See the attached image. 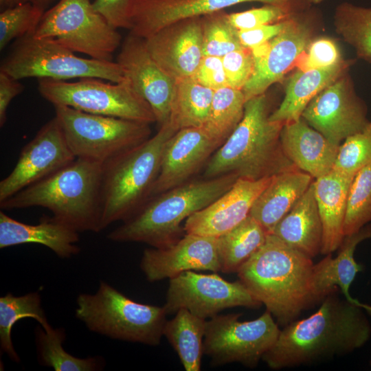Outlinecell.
Wrapping results in <instances>:
<instances>
[{"label": "cell", "mask_w": 371, "mask_h": 371, "mask_svg": "<svg viewBox=\"0 0 371 371\" xmlns=\"http://www.w3.org/2000/svg\"><path fill=\"white\" fill-rule=\"evenodd\" d=\"M136 0H95L94 10L115 29L131 30L132 12Z\"/></svg>", "instance_id": "44"}, {"label": "cell", "mask_w": 371, "mask_h": 371, "mask_svg": "<svg viewBox=\"0 0 371 371\" xmlns=\"http://www.w3.org/2000/svg\"><path fill=\"white\" fill-rule=\"evenodd\" d=\"M64 328L45 330L41 326L35 329V341L39 362L56 371L101 370L104 361L101 357L79 358L67 352L63 344L65 339Z\"/></svg>", "instance_id": "34"}, {"label": "cell", "mask_w": 371, "mask_h": 371, "mask_svg": "<svg viewBox=\"0 0 371 371\" xmlns=\"http://www.w3.org/2000/svg\"><path fill=\"white\" fill-rule=\"evenodd\" d=\"M360 306L370 316H371V305L360 302Z\"/></svg>", "instance_id": "49"}, {"label": "cell", "mask_w": 371, "mask_h": 371, "mask_svg": "<svg viewBox=\"0 0 371 371\" xmlns=\"http://www.w3.org/2000/svg\"><path fill=\"white\" fill-rule=\"evenodd\" d=\"M265 94L248 100L236 129L208 160L205 178L234 174L259 180L297 168L285 155L280 135L283 124L271 122Z\"/></svg>", "instance_id": "4"}, {"label": "cell", "mask_w": 371, "mask_h": 371, "mask_svg": "<svg viewBox=\"0 0 371 371\" xmlns=\"http://www.w3.org/2000/svg\"><path fill=\"white\" fill-rule=\"evenodd\" d=\"M144 39L153 60L176 81L192 78L203 57L201 16L176 21Z\"/></svg>", "instance_id": "18"}, {"label": "cell", "mask_w": 371, "mask_h": 371, "mask_svg": "<svg viewBox=\"0 0 371 371\" xmlns=\"http://www.w3.org/2000/svg\"><path fill=\"white\" fill-rule=\"evenodd\" d=\"M219 147L203 128L177 131L166 143L151 196L186 183Z\"/></svg>", "instance_id": "21"}, {"label": "cell", "mask_w": 371, "mask_h": 371, "mask_svg": "<svg viewBox=\"0 0 371 371\" xmlns=\"http://www.w3.org/2000/svg\"><path fill=\"white\" fill-rule=\"evenodd\" d=\"M270 234L311 258L321 254L322 225L313 182Z\"/></svg>", "instance_id": "28"}, {"label": "cell", "mask_w": 371, "mask_h": 371, "mask_svg": "<svg viewBox=\"0 0 371 371\" xmlns=\"http://www.w3.org/2000/svg\"><path fill=\"white\" fill-rule=\"evenodd\" d=\"M25 318L36 320L45 330L52 328L41 306V297L38 291L21 296L7 293L0 297L1 351L16 363L20 362V357L14 348L11 331L17 321Z\"/></svg>", "instance_id": "33"}, {"label": "cell", "mask_w": 371, "mask_h": 371, "mask_svg": "<svg viewBox=\"0 0 371 371\" xmlns=\"http://www.w3.org/2000/svg\"><path fill=\"white\" fill-rule=\"evenodd\" d=\"M368 238H371V223L357 232L345 236L335 258L329 254L314 264L312 287L316 304L338 288L347 299L353 300L349 294V288L357 274L363 270L362 265L355 261L354 253L357 245Z\"/></svg>", "instance_id": "25"}, {"label": "cell", "mask_w": 371, "mask_h": 371, "mask_svg": "<svg viewBox=\"0 0 371 371\" xmlns=\"http://www.w3.org/2000/svg\"><path fill=\"white\" fill-rule=\"evenodd\" d=\"M177 131L167 122L144 143L103 165L102 230L126 221L151 197L166 143Z\"/></svg>", "instance_id": "6"}, {"label": "cell", "mask_w": 371, "mask_h": 371, "mask_svg": "<svg viewBox=\"0 0 371 371\" xmlns=\"http://www.w3.org/2000/svg\"><path fill=\"white\" fill-rule=\"evenodd\" d=\"M289 18V16L275 23L238 30L242 45L245 48L252 49L267 42L284 30L288 24Z\"/></svg>", "instance_id": "46"}, {"label": "cell", "mask_w": 371, "mask_h": 371, "mask_svg": "<svg viewBox=\"0 0 371 371\" xmlns=\"http://www.w3.org/2000/svg\"><path fill=\"white\" fill-rule=\"evenodd\" d=\"M227 86L242 90L251 78L254 60L250 49L243 47L222 58Z\"/></svg>", "instance_id": "42"}, {"label": "cell", "mask_w": 371, "mask_h": 371, "mask_svg": "<svg viewBox=\"0 0 371 371\" xmlns=\"http://www.w3.org/2000/svg\"><path fill=\"white\" fill-rule=\"evenodd\" d=\"M345 68L346 63L341 61L319 69H298L289 78L284 99L280 106L270 113L269 120L284 124L300 119L311 100L337 80Z\"/></svg>", "instance_id": "29"}, {"label": "cell", "mask_w": 371, "mask_h": 371, "mask_svg": "<svg viewBox=\"0 0 371 371\" xmlns=\"http://www.w3.org/2000/svg\"><path fill=\"white\" fill-rule=\"evenodd\" d=\"M313 177L297 168L273 177L254 203L249 215L268 233L293 208L306 192Z\"/></svg>", "instance_id": "27"}, {"label": "cell", "mask_w": 371, "mask_h": 371, "mask_svg": "<svg viewBox=\"0 0 371 371\" xmlns=\"http://www.w3.org/2000/svg\"><path fill=\"white\" fill-rule=\"evenodd\" d=\"M103 166L73 161L0 202L3 210L41 207L78 232L101 229Z\"/></svg>", "instance_id": "3"}, {"label": "cell", "mask_w": 371, "mask_h": 371, "mask_svg": "<svg viewBox=\"0 0 371 371\" xmlns=\"http://www.w3.org/2000/svg\"><path fill=\"white\" fill-rule=\"evenodd\" d=\"M44 12V10L31 3L5 8L0 13L1 51L12 40L34 33Z\"/></svg>", "instance_id": "39"}, {"label": "cell", "mask_w": 371, "mask_h": 371, "mask_svg": "<svg viewBox=\"0 0 371 371\" xmlns=\"http://www.w3.org/2000/svg\"><path fill=\"white\" fill-rule=\"evenodd\" d=\"M245 103L242 90L229 86L214 90L210 114L202 128L220 147L242 120Z\"/></svg>", "instance_id": "35"}, {"label": "cell", "mask_w": 371, "mask_h": 371, "mask_svg": "<svg viewBox=\"0 0 371 371\" xmlns=\"http://www.w3.org/2000/svg\"><path fill=\"white\" fill-rule=\"evenodd\" d=\"M371 166V122L360 131L347 137L339 147L333 170L355 176Z\"/></svg>", "instance_id": "40"}, {"label": "cell", "mask_w": 371, "mask_h": 371, "mask_svg": "<svg viewBox=\"0 0 371 371\" xmlns=\"http://www.w3.org/2000/svg\"><path fill=\"white\" fill-rule=\"evenodd\" d=\"M293 13V4L266 3L260 8L227 13V17L237 30H245L281 21Z\"/></svg>", "instance_id": "41"}, {"label": "cell", "mask_w": 371, "mask_h": 371, "mask_svg": "<svg viewBox=\"0 0 371 371\" xmlns=\"http://www.w3.org/2000/svg\"><path fill=\"white\" fill-rule=\"evenodd\" d=\"M335 19L337 31L359 57L371 63V7L344 3L337 7Z\"/></svg>", "instance_id": "36"}, {"label": "cell", "mask_w": 371, "mask_h": 371, "mask_svg": "<svg viewBox=\"0 0 371 371\" xmlns=\"http://www.w3.org/2000/svg\"><path fill=\"white\" fill-rule=\"evenodd\" d=\"M206 322L181 308L165 324L163 336L176 351L186 371L201 370Z\"/></svg>", "instance_id": "30"}, {"label": "cell", "mask_w": 371, "mask_h": 371, "mask_svg": "<svg viewBox=\"0 0 371 371\" xmlns=\"http://www.w3.org/2000/svg\"><path fill=\"white\" fill-rule=\"evenodd\" d=\"M76 317L91 330L111 339L158 346L168 315L164 306L145 304L100 281L94 294L80 293Z\"/></svg>", "instance_id": "7"}, {"label": "cell", "mask_w": 371, "mask_h": 371, "mask_svg": "<svg viewBox=\"0 0 371 371\" xmlns=\"http://www.w3.org/2000/svg\"><path fill=\"white\" fill-rule=\"evenodd\" d=\"M140 269L151 282L170 279L187 271H221L217 237L186 233L168 247L147 248Z\"/></svg>", "instance_id": "19"}, {"label": "cell", "mask_w": 371, "mask_h": 371, "mask_svg": "<svg viewBox=\"0 0 371 371\" xmlns=\"http://www.w3.org/2000/svg\"><path fill=\"white\" fill-rule=\"evenodd\" d=\"M280 139L287 158L297 169L315 179L333 169L339 146L330 142L302 117L284 123Z\"/></svg>", "instance_id": "23"}, {"label": "cell", "mask_w": 371, "mask_h": 371, "mask_svg": "<svg viewBox=\"0 0 371 371\" xmlns=\"http://www.w3.org/2000/svg\"><path fill=\"white\" fill-rule=\"evenodd\" d=\"M371 223V166L359 170L350 186L344 232L353 234Z\"/></svg>", "instance_id": "37"}, {"label": "cell", "mask_w": 371, "mask_h": 371, "mask_svg": "<svg viewBox=\"0 0 371 371\" xmlns=\"http://www.w3.org/2000/svg\"><path fill=\"white\" fill-rule=\"evenodd\" d=\"M293 14L289 16L282 32L267 42L250 49L254 69L242 89L246 102L265 94L271 85L280 81L311 43L309 26L300 16Z\"/></svg>", "instance_id": "16"}, {"label": "cell", "mask_w": 371, "mask_h": 371, "mask_svg": "<svg viewBox=\"0 0 371 371\" xmlns=\"http://www.w3.org/2000/svg\"><path fill=\"white\" fill-rule=\"evenodd\" d=\"M369 364H370V366L371 368V359L370 360Z\"/></svg>", "instance_id": "52"}, {"label": "cell", "mask_w": 371, "mask_h": 371, "mask_svg": "<svg viewBox=\"0 0 371 371\" xmlns=\"http://www.w3.org/2000/svg\"><path fill=\"white\" fill-rule=\"evenodd\" d=\"M273 177L259 180L238 178L228 191L186 220L185 233L218 237L231 230L249 214Z\"/></svg>", "instance_id": "20"}, {"label": "cell", "mask_w": 371, "mask_h": 371, "mask_svg": "<svg viewBox=\"0 0 371 371\" xmlns=\"http://www.w3.org/2000/svg\"><path fill=\"white\" fill-rule=\"evenodd\" d=\"M34 36L91 58L112 61L122 36L96 12L91 0H60L45 12Z\"/></svg>", "instance_id": "10"}, {"label": "cell", "mask_w": 371, "mask_h": 371, "mask_svg": "<svg viewBox=\"0 0 371 371\" xmlns=\"http://www.w3.org/2000/svg\"><path fill=\"white\" fill-rule=\"evenodd\" d=\"M214 92L192 78L177 80L168 122L177 131L202 128L210 114Z\"/></svg>", "instance_id": "32"}, {"label": "cell", "mask_w": 371, "mask_h": 371, "mask_svg": "<svg viewBox=\"0 0 371 371\" xmlns=\"http://www.w3.org/2000/svg\"><path fill=\"white\" fill-rule=\"evenodd\" d=\"M268 233L249 214L238 225L217 237V250L223 273H237L264 244Z\"/></svg>", "instance_id": "31"}, {"label": "cell", "mask_w": 371, "mask_h": 371, "mask_svg": "<svg viewBox=\"0 0 371 371\" xmlns=\"http://www.w3.org/2000/svg\"><path fill=\"white\" fill-rule=\"evenodd\" d=\"M301 117L339 146L370 122L366 105L345 78H338L319 91L308 104Z\"/></svg>", "instance_id": "15"}, {"label": "cell", "mask_w": 371, "mask_h": 371, "mask_svg": "<svg viewBox=\"0 0 371 371\" xmlns=\"http://www.w3.org/2000/svg\"><path fill=\"white\" fill-rule=\"evenodd\" d=\"M338 289L327 295L318 310L280 330L262 360L281 370L346 355L363 347L371 337V325L358 300L341 299Z\"/></svg>", "instance_id": "1"}, {"label": "cell", "mask_w": 371, "mask_h": 371, "mask_svg": "<svg viewBox=\"0 0 371 371\" xmlns=\"http://www.w3.org/2000/svg\"><path fill=\"white\" fill-rule=\"evenodd\" d=\"M38 89L54 106L149 124L156 122L149 104L126 79L120 82H104L98 78L75 82L39 79Z\"/></svg>", "instance_id": "11"}, {"label": "cell", "mask_w": 371, "mask_h": 371, "mask_svg": "<svg viewBox=\"0 0 371 371\" xmlns=\"http://www.w3.org/2000/svg\"><path fill=\"white\" fill-rule=\"evenodd\" d=\"M0 71L16 80L27 78L67 81L98 78L112 82L125 80L117 62L85 58L67 47L33 33L18 38L1 63Z\"/></svg>", "instance_id": "8"}, {"label": "cell", "mask_w": 371, "mask_h": 371, "mask_svg": "<svg viewBox=\"0 0 371 371\" xmlns=\"http://www.w3.org/2000/svg\"><path fill=\"white\" fill-rule=\"evenodd\" d=\"M261 305L240 280L231 282L217 274L187 271L169 279L164 306L168 315L185 308L207 319L227 308H258Z\"/></svg>", "instance_id": "13"}, {"label": "cell", "mask_w": 371, "mask_h": 371, "mask_svg": "<svg viewBox=\"0 0 371 371\" xmlns=\"http://www.w3.org/2000/svg\"><path fill=\"white\" fill-rule=\"evenodd\" d=\"M124 78L150 106L159 127L170 118L176 80L151 57L145 39L129 34L116 61Z\"/></svg>", "instance_id": "17"}, {"label": "cell", "mask_w": 371, "mask_h": 371, "mask_svg": "<svg viewBox=\"0 0 371 371\" xmlns=\"http://www.w3.org/2000/svg\"><path fill=\"white\" fill-rule=\"evenodd\" d=\"M5 1V0H0V4L1 8L3 6Z\"/></svg>", "instance_id": "51"}, {"label": "cell", "mask_w": 371, "mask_h": 371, "mask_svg": "<svg viewBox=\"0 0 371 371\" xmlns=\"http://www.w3.org/2000/svg\"><path fill=\"white\" fill-rule=\"evenodd\" d=\"M341 61L340 52L336 44L330 39L322 38L311 42L297 60L295 66L298 69L307 71L326 67Z\"/></svg>", "instance_id": "43"}, {"label": "cell", "mask_w": 371, "mask_h": 371, "mask_svg": "<svg viewBox=\"0 0 371 371\" xmlns=\"http://www.w3.org/2000/svg\"><path fill=\"white\" fill-rule=\"evenodd\" d=\"M297 0H136L130 34L146 38L176 21L202 16L247 3L294 4Z\"/></svg>", "instance_id": "22"}, {"label": "cell", "mask_w": 371, "mask_h": 371, "mask_svg": "<svg viewBox=\"0 0 371 371\" xmlns=\"http://www.w3.org/2000/svg\"><path fill=\"white\" fill-rule=\"evenodd\" d=\"M241 315H217L206 322L203 353L213 365L238 362L254 368L276 341L280 329L269 311L250 321H240Z\"/></svg>", "instance_id": "12"}, {"label": "cell", "mask_w": 371, "mask_h": 371, "mask_svg": "<svg viewBox=\"0 0 371 371\" xmlns=\"http://www.w3.org/2000/svg\"><path fill=\"white\" fill-rule=\"evenodd\" d=\"M79 232L54 216H45L37 224L18 221L0 211V248L27 243L44 245L61 258L78 254Z\"/></svg>", "instance_id": "24"}, {"label": "cell", "mask_w": 371, "mask_h": 371, "mask_svg": "<svg viewBox=\"0 0 371 371\" xmlns=\"http://www.w3.org/2000/svg\"><path fill=\"white\" fill-rule=\"evenodd\" d=\"M23 85L7 74L0 71V126L7 120V111L11 101L23 92Z\"/></svg>", "instance_id": "47"}, {"label": "cell", "mask_w": 371, "mask_h": 371, "mask_svg": "<svg viewBox=\"0 0 371 371\" xmlns=\"http://www.w3.org/2000/svg\"><path fill=\"white\" fill-rule=\"evenodd\" d=\"M192 78L213 90L227 86L222 58L203 56Z\"/></svg>", "instance_id": "45"}, {"label": "cell", "mask_w": 371, "mask_h": 371, "mask_svg": "<svg viewBox=\"0 0 371 371\" xmlns=\"http://www.w3.org/2000/svg\"><path fill=\"white\" fill-rule=\"evenodd\" d=\"M203 56L223 58L243 48L238 30L230 23L227 13L217 11L201 16Z\"/></svg>", "instance_id": "38"}, {"label": "cell", "mask_w": 371, "mask_h": 371, "mask_svg": "<svg viewBox=\"0 0 371 371\" xmlns=\"http://www.w3.org/2000/svg\"><path fill=\"white\" fill-rule=\"evenodd\" d=\"M238 179L234 174L205 178L153 196L107 238L115 242L144 243L155 248L171 246L183 236V221L222 196Z\"/></svg>", "instance_id": "5"}, {"label": "cell", "mask_w": 371, "mask_h": 371, "mask_svg": "<svg viewBox=\"0 0 371 371\" xmlns=\"http://www.w3.org/2000/svg\"><path fill=\"white\" fill-rule=\"evenodd\" d=\"M312 258L268 234L264 244L239 269V280L284 326L315 305Z\"/></svg>", "instance_id": "2"}, {"label": "cell", "mask_w": 371, "mask_h": 371, "mask_svg": "<svg viewBox=\"0 0 371 371\" xmlns=\"http://www.w3.org/2000/svg\"><path fill=\"white\" fill-rule=\"evenodd\" d=\"M66 141L76 158L104 165L151 136L149 124L54 106Z\"/></svg>", "instance_id": "9"}, {"label": "cell", "mask_w": 371, "mask_h": 371, "mask_svg": "<svg viewBox=\"0 0 371 371\" xmlns=\"http://www.w3.org/2000/svg\"><path fill=\"white\" fill-rule=\"evenodd\" d=\"M353 177L332 170L313 181L322 225V254H332L338 249L345 238L347 196Z\"/></svg>", "instance_id": "26"}, {"label": "cell", "mask_w": 371, "mask_h": 371, "mask_svg": "<svg viewBox=\"0 0 371 371\" xmlns=\"http://www.w3.org/2000/svg\"><path fill=\"white\" fill-rule=\"evenodd\" d=\"M76 158L54 117L23 148L12 172L0 181V202L56 172Z\"/></svg>", "instance_id": "14"}, {"label": "cell", "mask_w": 371, "mask_h": 371, "mask_svg": "<svg viewBox=\"0 0 371 371\" xmlns=\"http://www.w3.org/2000/svg\"><path fill=\"white\" fill-rule=\"evenodd\" d=\"M53 1L54 0H5L3 8H9L23 3H31L45 10Z\"/></svg>", "instance_id": "48"}, {"label": "cell", "mask_w": 371, "mask_h": 371, "mask_svg": "<svg viewBox=\"0 0 371 371\" xmlns=\"http://www.w3.org/2000/svg\"><path fill=\"white\" fill-rule=\"evenodd\" d=\"M308 1H311V2H313V3H319L320 1H322V0H307Z\"/></svg>", "instance_id": "50"}]
</instances>
